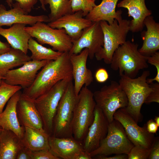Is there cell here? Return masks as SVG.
Masks as SVG:
<instances>
[{"instance_id": "obj_48", "label": "cell", "mask_w": 159, "mask_h": 159, "mask_svg": "<svg viewBox=\"0 0 159 159\" xmlns=\"http://www.w3.org/2000/svg\"><path fill=\"white\" fill-rule=\"evenodd\" d=\"M1 82H0V86L1 85Z\"/></svg>"}, {"instance_id": "obj_20", "label": "cell", "mask_w": 159, "mask_h": 159, "mask_svg": "<svg viewBox=\"0 0 159 159\" xmlns=\"http://www.w3.org/2000/svg\"><path fill=\"white\" fill-rule=\"evenodd\" d=\"M21 92L20 90L9 99L5 109L0 114V127L2 129L10 130L21 139L24 127L20 124L16 110L17 105Z\"/></svg>"}, {"instance_id": "obj_11", "label": "cell", "mask_w": 159, "mask_h": 159, "mask_svg": "<svg viewBox=\"0 0 159 159\" xmlns=\"http://www.w3.org/2000/svg\"><path fill=\"white\" fill-rule=\"evenodd\" d=\"M113 118L121 124L127 137L134 145H140L151 148L155 138L154 134L148 131L146 125L143 127L139 126L125 107L117 110Z\"/></svg>"}, {"instance_id": "obj_12", "label": "cell", "mask_w": 159, "mask_h": 159, "mask_svg": "<svg viewBox=\"0 0 159 159\" xmlns=\"http://www.w3.org/2000/svg\"><path fill=\"white\" fill-rule=\"evenodd\" d=\"M72 43L69 52V55L78 54L84 48H87L88 57L92 59L104 45L103 34L100 22H93L90 26L84 29L79 39L72 41Z\"/></svg>"}, {"instance_id": "obj_2", "label": "cell", "mask_w": 159, "mask_h": 159, "mask_svg": "<svg viewBox=\"0 0 159 159\" xmlns=\"http://www.w3.org/2000/svg\"><path fill=\"white\" fill-rule=\"evenodd\" d=\"M150 75L149 70L144 71L137 78H131L123 74L119 80V83L127 98L126 110L137 123L142 120V106L153 89L151 84L147 82Z\"/></svg>"}, {"instance_id": "obj_40", "label": "cell", "mask_w": 159, "mask_h": 159, "mask_svg": "<svg viewBox=\"0 0 159 159\" xmlns=\"http://www.w3.org/2000/svg\"><path fill=\"white\" fill-rule=\"evenodd\" d=\"M146 126L148 131L153 134L156 133L159 127L154 120L152 119L150 120L147 122Z\"/></svg>"}, {"instance_id": "obj_39", "label": "cell", "mask_w": 159, "mask_h": 159, "mask_svg": "<svg viewBox=\"0 0 159 159\" xmlns=\"http://www.w3.org/2000/svg\"><path fill=\"white\" fill-rule=\"evenodd\" d=\"M31 151L24 145L18 153L16 159H31Z\"/></svg>"}, {"instance_id": "obj_30", "label": "cell", "mask_w": 159, "mask_h": 159, "mask_svg": "<svg viewBox=\"0 0 159 159\" xmlns=\"http://www.w3.org/2000/svg\"><path fill=\"white\" fill-rule=\"evenodd\" d=\"M21 89L20 86L10 85L2 80L0 86V114L10 98Z\"/></svg>"}, {"instance_id": "obj_34", "label": "cell", "mask_w": 159, "mask_h": 159, "mask_svg": "<svg viewBox=\"0 0 159 159\" xmlns=\"http://www.w3.org/2000/svg\"><path fill=\"white\" fill-rule=\"evenodd\" d=\"M148 63L156 67L157 73L155 77L151 79L147 78V82L149 84L156 81L159 83V52L157 51L150 56L148 57L147 59Z\"/></svg>"}, {"instance_id": "obj_5", "label": "cell", "mask_w": 159, "mask_h": 159, "mask_svg": "<svg viewBox=\"0 0 159 159\" xmlns=\"http://www.w3.org/2000/svg\"><path fill=\"white\" fill-rule=\"evenodd\" d=\"M78 96L75 94L72 80L69 82L58 103L53 120L51 136L60 138L73 137L72 122Z\"/></svg>"}, {"instance_id": "obj_35", "label": "cell", "mask_w": 159, "mask_h": 159, "mask_svg": "<svg viewBox=\"0 0 159 159\" xmlns=\"http://www.w3.org/2000/svg\"><path fill=\"white\" fill-rule=\"evenodd\" d=\"M31 159H59L49 149H42L31 151Z\"/></svg>"}, {"instance_id": "obj_31", "label": "cell", "mask_w": 159, "mask_h": 159, "mask_svg": "<svg viewBox=\"0 0 159 159\" xmlns=\"http://www.w3.org/2000/svg\"><path fill=\"white\" fill-rule=\"evenodd\" d=\"M72 13L81 11L84 16L86 15L96 6L92 0H69Z\"/></svg>"}, {"instance_id": "obj_27", "label": "cell", "mask_w": 159, "mask_h": 159, "mask_svg": "<svg viewBox=\"0 0 159 159\" xmlns=\"http://www.w3.org/2000/svg\"><path fill=\"white\" fill-rule=\"evenodd\" d=\"M31 60L27 54L11 47L9 51L0 54V75L3 76L9 70Z\"/></svg>"}, {"instance_id": "obj_32", "label": "cell", "mask_w": 159, "mask_h": 159, "mask_svg": "<svg viewBox=\"0 0 159 159\" xmlns=\"http://www.w3.org/2000/svg\"><path fill=\"white\" fill-rule=\"evenodd\" d=\"M45 0H39L42 9L44 11L46 10L44 4ZM16 1L19 6L25 13L27 14L30 13L37 1V0H6V2L9 6L11 7L13 1Z\"/></svg>"}, {"instance_id": "obj_33", "label": "cell", "mask_w": 159, "mask_h": 159, "mask_svg": "<svg viewBox=\"0 0 159 159\" xmlns=\"http://www.w3.org/2000/svg\"><path fill=\"white\" fill-rule=\"evenodd\" d=\"M150 151L151 148L140 145H134L127 154V159H148Z\"/></svg>"}, {"instance_id": "obj_8", "label": "cell", "mask_w": 159, "mask_h": 159, "mask_svg": "<svg viewBox=\"0 0 159 159\" xmlns=\"http://www.w3.org/2000/svg\"><path fill=\"white\" fill-rule=\"evenodd\" d=\"M134 146L121 124L114 119L109 123L107 135L101 142L99 147L90 154L92 158L114 154H128Z\"/></svg>"}, {"instance_id": "obj_7", "label": "cell", "mask_w": 159, "mask_h": 159, "mask_svg": "<svg viewBox=\"0 0 159 159\" xmlns=\"http://www.w3.org/2000/svg\"><path fill=\"white\" fill-rule=\"evenodd\" d=\"M73 77L58 82L34 101L41 117L44 128L50 136L53 131V121L59 102L67 85Z\"/></svg>"}, {"instance_id": "obj_18", "label": "cell", "mask_w": 159, "mask_h": 159, "mask_svg": "<svg viewBox=\"0 0 159 159\" xmlns=\"http://www.w3.org/2000/svg\"><path fill=\"white\" fill-rule=\"evenodd\" d=\"M12 5L13 8L7 10L4 5L0 4V27L11 26L16 23L32 26L39 21L50 22L48 16L46 15L34 16L26 14L16 2Z\"/></svg>"}, {"instance_id": "obj_36", "label": "cell", "mask_w": 159, "mask_h": 159, "mask_svg": "<svg viewBox=\"0 0 159 159\" xmlns=\"http://www.w3.org/2000/svg\"><path fill=\"white\" fill-rule=\"evenodd\" d=\"M150 84L152 90L145 100L144 103L149 104L152 102L159 103V83L152 82Z\"/></svg>"}, {"instance_id": "obj_21", "label": "cell", "mask_w": 159, "mask_h": 159, "mask_svg": "<svg viewBox=\"0 0 159 159\" xmlns=\"http://www.w3.org/2000/svg\"><path fill=\"white\" fill-rule=\"evenodd\" d=\"M117 6L127 9L128 16L133 18L130 24V31L132 32L141 31L144 26L145 19L152 13L146 7L145 0H122Z\"/></svg>"}, {"instance_id": "obj_6", "label": "cell", "mask_w": 159, "mask_h": 159, "mask_svg": "<svg viewBox=\"0 0 159 159\" xmlns=\"http://www.w3.org/2000/svg\"><path fill=\"white\" fill-rule=\"evenodd\" d=\"M130 21L122 19L118 22L115 19L111 24L105 21H100L103 34L104 45L95 55L97 60L103 59L105 64H110L115 51L126 41L130 29Z\"/></svg>"}, {"instance_id": "obj_13", "label": "cell", "mask_w": 159, "mask_h": 159, "mask_svg": "<svg viewBox=\"0 0 159 159\" xmlns=\"http://www.w3.org/2000/svg\"><path fill=\"white\" fill-rule=\"evenodd\" d=\"M50 61L31 60L19 68L8 71L3 76L2 80L10 85L19 86L24 89L27 88L33 83L38 71Z\"/></svg>"}, {"instance_id": "obj_3", "label": "cell", "mask_w": 159, "mask_h": 159, "mask_svg": "<svg viewBox=\"0 0 159 159\" xmlns=\"http://www.w3.org/2000/svg\"><path fill=\"white\" fill-rule=\"evenodd\" d=\"M138 46L129 41L120 46L113 55L110 64L111 68L115 71L119 70L120 76L123 74L135 78L140 70L148 68V57L139 52Z\"/></svg>"}, {"instance_id": "obj_26", "label": "cell", "mask_w": 159, "mask_h": 159, "mask_svg": "<svg viewBox=\"0 0 159 159\" xmlns=\"http://www.w3.org/2000/svg\"><path fill=\"white\" fill-rule=\"evenodd\" d=\"M49 136L45 132L25 127L21 139L24 145L31 150H50Z\"/></svg>"}, {"instance_id": "obj_43", "label": "cell", "mask_w": 159, "mask_h": 159, "mask_svg": "<svg viewBox=\"0 0 159 159\" xmlns=\"http://www.w3.org/2000/svg\"><path fill=\"white\" fill-rule=\"evenodd\" d=\"M92 158L90 153L85 151L78 156L77 159H91Z\"/></svg>"}, {"instance_id": "obj_23", "label": "cell", "mask_w": 159, "mask_h": 159, "mask_svg": "<svg viewBox=\"0 0 159 159\" xmlns=\"http://www.w3.org/2000/svg\"><path fill=\"white\" fill-rule=\"evenodd\" d=\"M26 25L16 23L7 29L0 27V35L6 39L11 48L27 54L29 41L32 37L24 29Z\"/></svg>"}, {"instance_id": "obj_46", "label": "cell", "mask_w": 159, "mask_h": 159, "mask_svg": "<svg viewBox=\"0 0 159 159\" xmlns=\"http://www.w3.org/2000/svg\"><path fill=\"white\" fill-rule=\"evenodd\" d=\"M2 129L0 127V133L1 132Z\"/></svg>"}, {"instance_id": "obj_25", "label": "cell", "mask_w": 159, "mask_h": 159, "mask_svg": "<svg viewBox=\"0 0 159 159\" xmlns=\"http://www.w3.org/2000/svg\"><path fill=\"white\" fill-rule=\"evenodd\" d=\"M24 146L21 139L14 132L2 129L0 133V159H16Z\"/></svg>"}, {"instance_id": "obj_14", "label": "cell", "mask_w": 159, "mask_h": 159, "mask_svg": "<svg viewBox=\"0 0 159 159\" xmlns=\"http://www.w3.org/2000/svg\"><path fill=\"white\" fill-rule=\"evenodd\" d=\"M109 123L101 110L96 105L93 121L83 141L85 151L90 153L99 147L101 142L107 135Z\"/></svg>"}, {"instance_id": "obj_28", "label": "cell", "mask_w": 159, "mask_h": 159, "mask_svg": "<svg viewBox=\"0 0 159 159\" xmlns=\"http://www.w3.org/2000/svg\"><path fill=\"white\" fill-rule=\"evenodd\" d=\"M28 49L31 52V60L35 61L55 60L63 53L45 47L32 37L29 41Z\"/></svg>"}, {"instance_id": "obj_22", "label": "cell", "mask_w": 159, "mask_h": 159, "mask_svg": "<svg viewBox=\"0 0 159 159\" xmlns=\"http://www.w3.org/2000/svg\"><path fill=\"white\" fill-rule=\"evenodd\" d=\"M118 0H102L99 5L93 8L85 18L92 22L105 21L109 24H112L115 19L118 22L122 19L121 10H115Z\"/></svg>"}, {"instance_id": "obj_37", "label": "cell", "mask_w": 159, "mask_h": 159, "mask_svg": "<svg viewBox=\"0 0 159 159\" xmlns=\"http://www.w3.org/2000/svg\"><path fill=\"white\" fill-rule=\"evenodd\" d=\"M158 137H155L151 147L148 159H159V139Z\"/></svg>"}, {"instance_id": "obj_45", "label": "cell", "mask_w": 159, "mask_h": 159, "mask_svg": "<svg viewBox=\"0 0 159 159\" xmlns=\"http://www.w3.org/2000/svg\"><path fill=\"white\" fill-rule=\"evenodd\" d=\"M3 76L0 75V82H1L3 80Z\"/></svg>"}, {"instance_id": "obj_16", "label": "cell", "mask_w": 159, "mask_h": 159, "mask_svg": "<svg viewBox=\"0 0 159 159\" xmlns=\"http://www.w3.org/2000/svg\"><path fill=\"white\" fill-rule=\"evenodd\" d=\"M69 55L72 67V76L74 81V92L77 96L84 85L87 87L93 82V74L87 67L88 57L87 49L85 48L79 54Z\"/></svg>"}, {"instance_id": "obj_4", "label": "cell", "mask_w": 159, "mask_h": 159, "mask_svg": "<svg viewBox=\"0 0 159 159\" xmlns=\"http://www.w3.org/2000/svg\"><path fill=\"white\" fill-rule=\"evenodd\" d=\"M96 105L93 93L87 87H83L78 95L72 122L73 137L82 143L93 121Z\"/></svg>"}, {"instance_id": "obj_19", "label": "cell", "mask_w": 159, "mask_h": 159, "mask_svg": "<svg viewBox=\"0 0 159 159\" xmlns=\"http://www.w3.org/2000/svg\"><path fill=\"white\" fill-rule=\"evenodd\" d=\"M49 141L50 150L59 159H77L85 151L82 143L73 137L60 138L51 136Z\"/></svg>"}, {"instance_id": "obj_44", "label": "cell", "mask_w": 159, "mask_h": 159, "mask_svg": "<svg viewBox=\"0 0 159 159\" xmlns=\"http://www.w3.org/2000/svg\"><path fill=\"white\" fill-rule=\"evenodd\" d=\"M154 121L159 127V116H155L154 119Z\"/></svg>"}, {"instance_id": "obj_9", "label": "cell", "mask_w": 159, "mask_h": 159, "mask_svg": "<svg viewBox=\"0 0 159 159\" xmlns=\"http://www.w3.org/2000/svg\"><path fill=\"white\" fill-rule=\"evenodd\" d=\"M96 105L102 111L109 123L114 119V115L118 109L126 107L128 100L119 83L112 81L93 93Z\"/></svg>"}, {"instance_id": "obj_1", "label": "cell", "mask_w": 159, "mask_h": 159, "mask_svg": "<svg viewBox=\"0 0 159 159\" xmlns=\"http://www.w3.org/2000/svg\"><path fill=\"white\" fill-rule=\"evenodd\" d=\"M72 77L69 52H63L57 59L49 62L37 73L32 84L24 89L23 94L34 101L59 81Z\"/></svg>"}, {"instance_id": "obj_41", "label": "cell", "mask_w": 159, "mask_h": 159, "mask_svg": "<svg viewBox=\"0 0 159 159\" xmlns=\"http://www.w3.org/2000/svg\"><path fill=\"white\" fill-rule=\"evenodd\" d=\"M97 159H127V154H116L113 156H96L94 157Z\"/></svg>"}, {"instance_id": "obj_38", "label": "cell", "mask_w": 159, "mask_h": 159, "mask_svg": "<svg viewBox=\"0 0 159 159\" xmlns=\"http://www.w3.org/2000/svg\"><path fill=\"white\" fill-rule=\"evenodd\" d=\"M95 77L97 82L99 83H103L108 79L109 76L106 70L104 68L98 69L95 74Z\"/></svg>"}, {"instance_id": "obj_15", "label": "cell", "mask_w": 159, "mask_h": 159, "mask_svg": "<svg viewBox=\"0 0 159 159\" xmlns=\"http://www.w3.org/2000/svg\"><path fill=\"white\" fill-rule=\"evenodd\" d=\"M83 17L82 11H78L66 14L47 24L53 28L64 29L72 41H75L81 36L83 30L93 22Z\"/></svg>"}, {"instance_id": "obj_42", "label": "cell", "mask_w": 159, "mask_h": 159, "mask_svg": "<svg viewBox=\"0 0 159 159\" xmlns=\"http://www.w3.org/2000/svg\"><path fill=\"white\" fill-rule=\"evenodd\" d=\"M11 48L9 44L7 42H3L0 40V54L9 51Z\"/></svg>"}, {"instance_id": "obj_10", "label": "cell", "mask_w": 159, "mask_h": 159, "mask_svg": "<svg viewBox=\"0 0 159 159\" xmlns=\"http://www.w3.org/2000/svg\"><path fill=\"white\" fill-rule=\"evenodd\" d=\"M43 22H37L31 26H26L24 29L39 44L49 45L55 51L69 52L72 46V40L65 30L53 28Z\"/></svg>"}, {"instance_id": "obj_47", "label": "cell", "mask_w": 159, "mask_h": 159, "mask_svg": "<svg viewBox=\"0 0 159 159\" xmlns=\"http://www.w3.org/2000/svg\"><path fill=\"white\" fill-rule=\"evenodd\" d=\"M93 1L95 2V1L96 0H92Z\"/></svg>"}, {"instance_id": "obj_29", "label": "cell", "mask_w": 159, "mask_h": 159, "mask_svg": "<svg viewBox=\"0 0 159 159\" xmlns=\"http://www.w3.org/2000/svg\"><path fill=\"white\" fill-rule=\"evenodd\" d=\"M44 4L49 5L50 13L48 17L50 22L72 13L69 0H45Z\"/></svg>"}, {"instance_id": "obj_24", "label": "cell", "mask_w": 159, "mask_h": 159, "mask_svg": "<svg viewBox=\"0 0 159 159\" xmlns=\"http://www.w3.org/2000/svg\"><path fill=\"white\" fill-rule=\"evenodd\" d=\"M143 24L147 31L143 37L142 46L138 50L143 55L149 57L159 49V23L150 15L145 18Z\"/></svg>"}, {"instance_id": "obj_17", "label": "cell", "mask_w": 159, "mask_h": 159, "mask_svg": "<svg viewBox=\"0 0 159 159\" xmlns=\"http://www.w3.org/2000/svg\"><path fill=\"white\" fill-rule=\"evenodd\" d=\"M16 110L19 120L22 126L45 132L41 117L34 101L22 93L17 104Z\"/></svg>"}]
</instances>
